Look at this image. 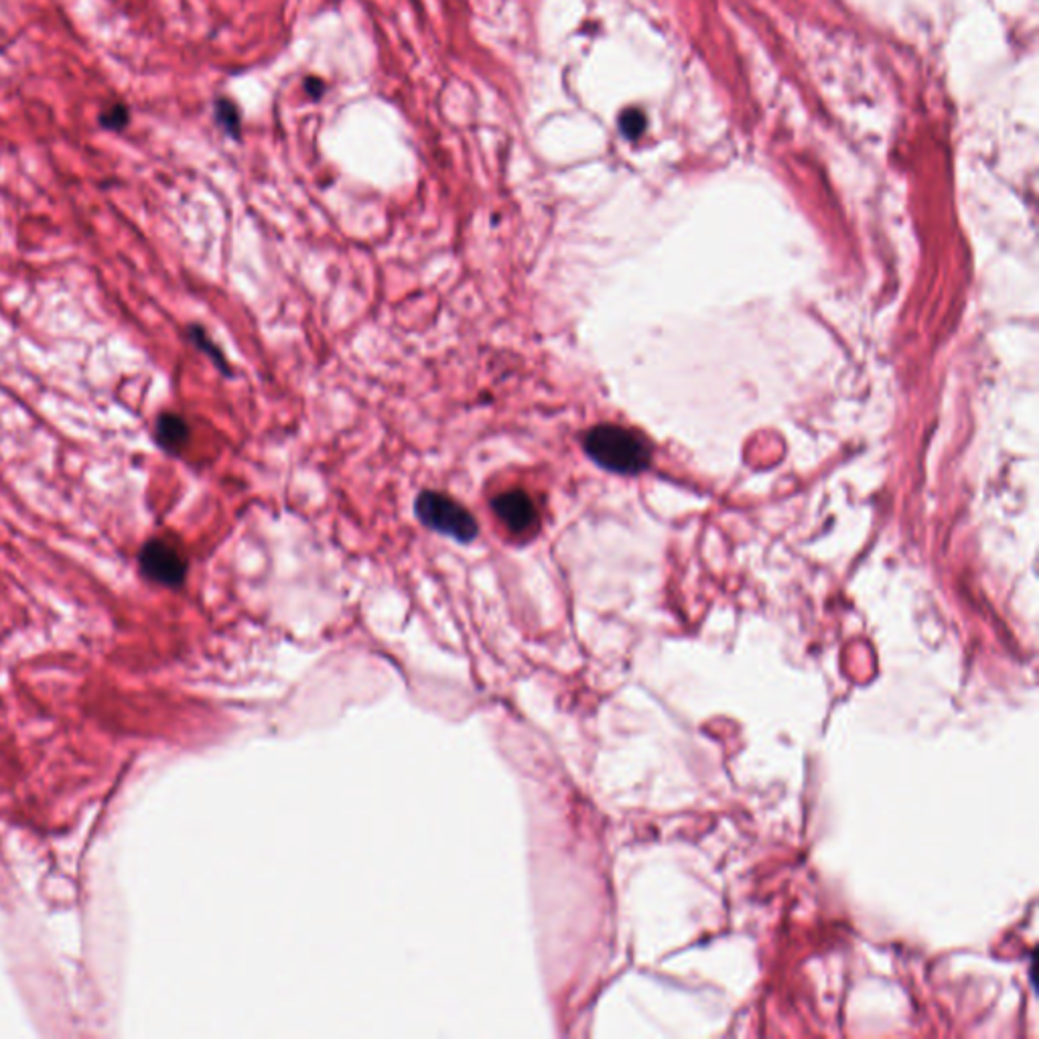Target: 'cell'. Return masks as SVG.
<instances>
[{
    "label": "cell",
    "mask_w": 1039,
    "mask_h": 1039,
    "mask_svg": "<svg viewBox=\"0 0 1039 1039\" xmlns=\"http://www.w3.org/2000/svg\"><path fill=\"white\" fill-rule=\"evenodd\" d=\"M189 331H191V338H193V341L198 343V348H201V351H205V353L212 358L213 362L218 363V368H222L224 372H227V362L224 360L222 351L218 350V348L213 346L212 341H210L208 336H205V331L200 329V327H191Z\"/></svg>",
    "instance_id": "obj_7"
},
{
    "label": "cell",
    "mask_w": 1039,
    "mask_h": 1039,
    "mask_svg": "<svg viewBox=\"0 0 1039 1039\" xmlns=\"http://www.w3.org/2000/svg\"><path fill=\"white\" fill-rule=\"evenodd\" d=\"M189 438V426L177 414H163L157 421V441L165 452L177 453Z\"/></svg>",
    "instance_id": "obj_5"
},
{
    "label": "cell",
    "mask_w": 1039,
    "mask_h": 1039,
    "mask_svg": "<svg viewBox=\"0 0 1039 1039\" xmlns=\"http://www.w3.org/2000/svg\"><path fill=\"white\" fill-rule=\"evenodd\" d=\"M215 110H218V120L222 123V126L226 128L227 132L238 135L240 118L236 106H234L232 102L220 100L218 102V106H215Z\"/></svg>",
    "instance_id": "obj_8"
},
{
    "label": "cell",
    "mask_w": 1039,
    "mask_h": 1039,
    "mask_svg": "<svg viewBox=\"0 0 1039 1039\" xmlns=\"http://www.w3.org/2000/svg\"><path fill=\"white\" fill-rule=\"evenodd\" d=\"M130 120V113L123 102H114L106 110H102L100 125L108 130H123Z\"/></svg>",
    "instance_id": "obj_6"
},
{
    "label": "cell",
    "mask_w": 1039,
    "mask_h": 1039,
    "mask_svg": "<svg viewBox=\"0 0 1039 1039\" xmlns=\"http://www.w3.org/2000/svg\"><path fill=\"white\" fill-rule=\"evenodd\" d=\"M138 561L142 573L165 587H179L188 575V563L183 554L165 540H149L142 547Z\"/></svg>",
    "instance_id": "obj_3"
},
{
    "label": "cell",
    "mask_w": 1039,
    "mask_h": 1039,
    "mask_svg": "<svg viewBox=\"0 0 1039 1039\" xmlns=\"http://www.w3.org/2000/svg\"><path fill=\"white\" fill-rule=\"evenodd\" d=\"M414 512L428 530L457 542H471L479 534V527L471 512L445 494L423 491L414 501Z\"/></svg>",
    "instance_id": "obj_2"
},
{
    "label": "cell",
    "mask_w": 1039,
    "mask_h": 1039,
    "mask_svg": "<svg viewBox=\"0 0 1039 1039\" xmlns=\"http://www.w3.org/2000/svg\"><path fill=\"white\" fill-rule=\"evenodd\" d=\"M491 508L501 522L516 534H524L539 524V512L532 498L522 489H512L491 501Z\"/></svg>",
    "instance_id": "obj_4"
},
{
    "label": "cell",
    "mask_w": 1039,
    "mask_h": 1039,
    "mask_svg": "<svg viewBox=\"0 0 1039 1039\" xmlns=\"http://www.w3.org/2000/svg\"><path fill=\"white\" fill-rule=\"evenodd\" d=\"M585 452L595 464L622 476H634L650 464L644 438L624 426H593L585 437Z\"/></svg>",
    "instance_id": "obj_1"
}]
</instances>
